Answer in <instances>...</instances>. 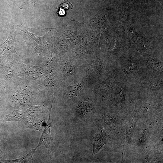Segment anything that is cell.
Instances as JSON below:
<instances>
[{
  "instance_id": "7",
  "label": "cell",
  "mask_w": 163,
  "mask_h": 163,
  "mask_svg": "<svg viewBox=\"0 0 163 163\" xmlns=\"http://www.w3.org/2000/svg\"><path fill=\"white\" fill-rule=\"evenodd\" d=\"M37 149L36 148L35 149H33L30 153L25 156L18 159L13 160V162H24L28 161L32 157Z\"/></svg>"
},
{
  "instance_id": "11",
  "label": "cell",
  "mask_w": 163,
  "mask_h": 163,
  "mask_svg": "<svg viewBox=\"0 0 163 163\" xmlns=\"http://www.w3.org/2000/svg\"><path fill=\"white\" fill-rule=\"evenodd\" d=\"M114 120L110 117H108V118L106 119V121L107 123V124L111 127L113 128L115 125V123H114Z\"/></svg>"
},
{
  "instance_id": "2",
  "label": "cell",
  "mask_w": 163,
  "mask_h": 163,
  "mask_svg": "<svg viewBox=\"0 0 163 163\" xmlns=\"http://www.w3.org/2000/svg\"><path fill=\"white\" fill-rule=\"evenodd\" d=\"M25 112L22 111L14 110L10 114L5 116L2 120V121H21L23 120L25 116Z\"/></svg>"
},
{
  "instance_id": "9",
  "label": "cell",
  "mask_w": 163,
  "mask_h": 163,
  "mask_svg": "<svg viewBox=\"0 0 163 163\" xmlns=\"http://www.w3.org/2000/svg\"><path fill=\"white\" fill-rule=\"evenodd\" d=\"M118 95L120 102L123 104H125L126 97V91L125 89L123 88H119Z\"/></svg>"
},
{
  "instance_id": "8",
  "label": "cell",
  "mask_w": 163,
  "mask_h": 163,
  "mask_svg": "<svg viewBox=\"0 0 163 163\" xmlns=\"http://www.w3.org/2000/svg\"><path fill=\"white\" fill-rule=\"evenodd\" d=\"M79 86H74L69 88L67 91V93L68 95L70 97H74L79 92Z\"/></svg>"
},
{
  "instance_id": "1",
  "label": "cell",
  "mask_w": 163,
  "mask_h": 163,
  "mask_svg": "<svg viewBox=\"0 0 163 163\" xmlns=\"http://www.w3.org/2000/svg\"><path fill=\"white\" fill-rule=\"evenodd\" d=\"M51 108L50 111L48 120L45 129L42 133L39 143L36 147L37 148L40 145H44L47 148L49 151L50 143L52 140L50 134V129L52 124L51 119Z\"/></svg>"
},
{
  "instance_id": "5",
  "label": "cell",
  "mask_w": 163,
  "mask_h": 163,
  "mask_svg": "<svg viewBox=\"0 0 163 163\" xmlns=\"http://www.w3.org/2000/svg\"><path fill=\"white\" fill-rule=\"evenodd\" d=\"M74 6L72 3L68 0H63L59 5V8L57 12V14L60 16H63L65 14V11L70 8L73 9Z\"/></svg>"
},
{
  "instance_id": "13",
  "label": "cell",
  "mask_w": 163,
  "mask_h": 163,
  "mask_svg": "<svg viewBox=\"0 0 163 163\" xmlns=\"http://www.w3.org/2000/svg\"><path fill=\"white\" fill-rule=\"evenodd\" d=\"M129 65V66H128L127 69V70L128 71H131L133 70L136 67V64L134 63H130Z\"/></svg>"
},
{
  "instance_id": "3",
  "label": "cell",
  "mask_w": 163,
  "mask_h": 163,
  "mask_svg": "<svg viewBox=\"0 0 163 163\" xmlns=\"http://www.w3.org/2000/svg\"><path fill=\"white\" fill-rule=\"evenodd\" d=\"M101 134L96 133L93 138V147L92 155L97 153L105 144Z\"/></svg>"
},
{
  "instance_id": "12",
  "label": "cell",
  "mask_w": 163,
  "mask_h": 163,
  "mask_svg": "<svg viewBox=\"0 0 163 163\" xmlns=\"http://www.w3.org/2000/svg\"><path fill=\"white\" fill-rule=\"evenodd\" d=\"M73 66L72 64H67L66 66V71L69 73H70L73 70Z\"/></svg>"
},
{
  "instance_id": "4",
  "label": "cell",
  "mask_w": 163,
  "mask_h": 163,
  "mask_svg": "<svg viewBox=\"0 0 163 163\" xmlns=\"http://www.w3.org/2000/svg\"><path fill=\"white\" fill-rule=\"evenodd\" d=\"M11 37V34H9L8 38L6 41L2 44V53H6L9 52L16 53L14 48V36Z\"/></svg>"
},
{
  "instance_id": "6",
  "label": "cell",
  "mask_w": 163,
  "mask_h": 163,
  "mask_svg": "<svg viewBox=\"0 0 163 163\" xmlns=\"http://www.w3.org/2000/svg\"><path fill=\"white\" fill-rule=\"evenodd\" d=\"M77 110L80 115H85L91 109V105L88 101L82 102L78 106Z\"/></svg>"
},
{
  "instance_id": "10",
  "label": "cell",
  "mask_w": 163,
  "mask_h": 163,
  "mask_svg": "<svg viewBox=\"0 0 163 163\" xmlns=\"http://www.w3.org/2000/svg\"><path fill=\"white\" fill-rule=\"evenodd\" d=\"M101 66L99 64L96 63H93L90 64L89 69L92 72L97 73L100 71Z\"/></svg>"
}]
</instances>
